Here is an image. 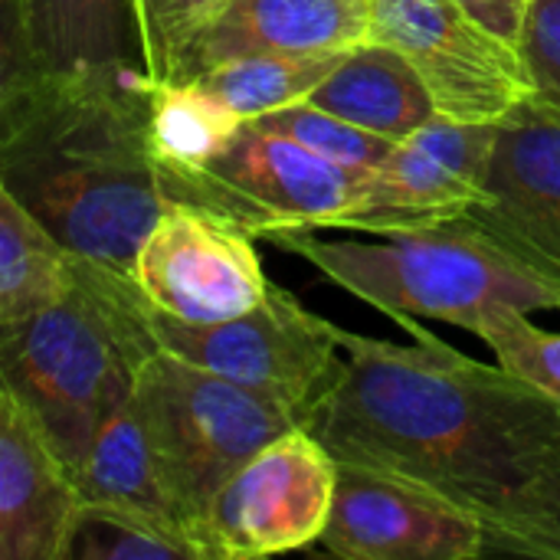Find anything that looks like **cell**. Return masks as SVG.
<instances>
[{
    "mask_svg": "<svg viewBox=\"0 0 560 560\" xmlns=\"http://www.w3.org/2000/svg\"><path fill=\"white\" fill-rule=\"evenodd\" d=\"M397 322L413 345L341 335V364L305 427L338 463L430 489L489 528L560 466V404Z\"/></svg>",
    "mask_w": 560,
    "mask_h": 560,
    "instance_id": "6da1fadb",
    "label": "cell"
},
{
    "mask_svg": "<svg viewBox=\"0 0 560 560\" xmlns=\"http://www.w3.org/2000/svg\"><path fill=\"white\" fill-rule=\"evenodd\" d=\"M151 75L0 82V187L66 249L131 269L167 197L148 138Z\"/></svg>",
    "mask_w": 560,
    "mask_h": 560,
    "instance_id": "7a4b0ae2",
    "label": "cell"
},
{
    "mask_svg": "<svg viewBox=\"0 0 560 560\" xmlns=\"http://www.w3.org/2000/svg\"><path fill=\"white\" fill-rule=\"evenodd\" d=\"M158 351L151 302L131 269L75 253L72 292L0 335V377L75 476Z\"/></svg>",
    "mask_w": 560,
    "mask_h": 560,
    "instance_id": "3957f363",
    "label": "cell"
},
{
    "mask_svg": "<svg viewBox=\"0 0 560 560\" xmlns=\"http://www.w3.org/2000/svg\"><path fill=\"white\" fill-rule=\"evenodd\" d=\"M266 240L390 318H436L476 335L502 308L560 312L558 285L463 223L368 240H325L292 226Z\"/></svg>",
    "mask_w": 560,
    "mask_h": 560,
    "instance_id": "277c9868",
    "label": "cell"
},
{
    "mask_svg": "<svg viewBox=\"0 0 560 560\" xmlns=\"http://www.w3.org/2000/svg\"><path fill=\"white\" fill-rule=\"evenodd\" d=\"M135 400L164 492L190 541L213 495L272 440L302 427L285 404L167 351L141 368Z\"/></svg>",
    "mask_w": 560,
    "mask_h": 560,
    "instance_id": "5b68a950",
    "label": "cell"
},
{
    "mask_svg": "<svg viewBox=\"0 0 560 560\" xmlns=\"http://www.w3.org/2000/svg\"><path fill=\"white\" fill-rule=\"evenodd\" d=\"M364 177L262 121H246L226 154L200 171H161V187L167 203L197 207L249 236H266L292 226H335L358 200Z\"/></svg>",
    "mask_w": 560,
    "mask_h": 560,
    "instance_id": "8992f818",
    "label": "cell"
},
{
    "mask_svg": "<svg viewBox=\"0 0 560 560\" xmlns=\"http://www.w3.org/2000/svg\"><path fill=\"white\" fill-rule=\"evenodd\" d=\"M151 328L161 351L285 404L302 427L345 354V331L279 285L253 312L213 325H187L151 305Z\"/></svg>",
    "mask_w": 560,
    "mask_h": 560,
    "instance_id": "52a82bcc",
    "label": "cell"
},
{
    "mask_svg": "<svg viewBox=\"0 0 560 560\" xmlns=\"http://www.w3.org/2000/svg\"><path fill=\"white\" fill-rule=\"evenodd\" d=\"M371 43L397 49L417 69L443 118L499 125L535 98L522 46L453 0H371Z\"/></svg>",
    "mask_w": 560,
    "mask_h": 560,
    "instance_id": "ba28073f",
    "label": "cell"
},
{
    "mask_svg": "<svg viewBox=\"0 0 560 560\" xmlns=\"http://www.w3.org/2000/svg\"><path fill=\"white\" fill-rule=\"evenodd\" d=\"M338 459L308 427L256 453L194 528L200 560H253L318 545L328 528Z\"/></svg>",
    "mask_w": 560,
    "mask_h": 560,
    "instance_id": "9c48e42d",
    "label": "cell"
},
{
    "mask_svg": "<svg viewBox=\"0 0 560 560\" xmlns=\"http://www.w3.org/2000/svg\"><path fill=\"white\" fill-rule=\"evenodd\" d=\"M492 141L495 125H463L436 115L397 141L335 226L381 236L459 223L486 200Z\"/></svg>",
    "mask_w": 560,
    "mask_h": 560,
    "instance_id": "30bf717a",
    "label": "cell"
},
{
    "mask_svg": "<svg viewBox=\"0 0 560 560\" xmlns=\"http://www.w3.org/2000/svg\"><path fill=\"white\" fill-rule=\"evenodd\" d=\"M131 276L158 312L187 325L240 318L272 289L246 230L184 203L154 220Z\"/></svg>",
    "mask_w": 560,
    "mask_h": 560,
    "instance_id": "8fae6325",
    "label": "cell"
},
{
    "mask_svg": "<svg viewBox=\"0 0 560 560\" xmlns=\"http://www.w3.org/2000/svg\"><path fill=\"white\" fill-rule=\"evenodd\" d=\"M459 223L560 289V112L532 98L495 125L486 200Z\"/></svg>",
    "mask_w": 560,
    "mask_h": 560,
    "instance_id": "7c38bea8",
    "label": "cell"
},
{
    "mask_svg": "<svg viewBox=\"0 0 560 560\" xmlns=\"http://www.w3.org/2000/svg\"><path fill=\"white\" fill-rule=\"evenodd\" d=\"M318 545L348 560H469L489 551L472 512L407 479L338 463L335 505Z\"/></svg>",
    "mask_w": 560,
    "mask_h": 560,
    "instance_id": "4fadbf2b",
    "label": "cell"
},
{
    "mask_svg": "<svg viewBox=\"0 0 560 560\" xmlns=\"http://www.w3.org/2000/svg\"><path fill=\"white\" fill-rule=\"evenodd\" d=\"M144 69L131 0H3V79ZM148 72V69H144Z\"/></svg>",
    "mask_w": 560,
    "mask_h": 560,
    "instance_id": "5bb4252c",
    "label": "cell"
},
{
    "mask_svg": "<svg viewBox=\"0 0 560 560\" xmlns=\"http://www.w3.org/2000/svg\"><path fill=\"white\" fill-rule=\"evenodd\" d=\"M82 499L30 407L0 390V560H66Z\"/></svg>",
    "mask_w": 560,
    "mask_h": 560,
    "instance_id": "9a60e30c",
    "label": "cell"
},
{
    "mask_svg": "<svg viewBox=\"0 0 560 560\" xmlns=\"http://www.w3.org/2000/svg\"><path fill=\"white\" fill-rule=\"evenodd\" d=\"M371 43V0H226L190 43L180 75L256 52H351Z\"/></svg>",
    "mask_w": 560,
    "mask_h": 560,
    "instance_id": "2e32d148",
    "label": "cell"
},
{
    "mask_svg": "<svg viewBox=\"0 0 560 560\" xmlns=\"http://www.w3.org/2000/svg\"><path fill=\"white\" fill-rule=\"evenodd\" d=\"M305 102L394 141L440 115L417 69L384 43L351 49Z\"/></svg>",
    "mask_w": 560,
    "mask_h": 560,
    "instance_id": "e0dca14e",
    "label": "cell"
},
{
    "mask_svg": "<svg viewBox=\"0 0 560 560\" xmlns=\"http://www.w3.org/2000/svg\"><path fill=\"white\" fill-rule=\"evenodd\" d=\"M75 489L82 505H112L158 522L161 528L187 538L174 505L164 492L158 459L148 440L144 417L138 410L135 390L98 430L85 459L75 469ZM190 541V538H187ZM194 545V541H190Z\"/></svg>",
    "mask_w": 560,
    "mask_h": 560,
    "instance_id": "ac0fdd59",
    "label": "cell"
},
{
    "mask_svg": "<svg viewBox=\"0 0 560 560\" xmlns=\"http://www.w3.org/2000/svg\"><path fill=\"white\" fill-rule=\"evenodd\" d=\"M72 259L75 253L0 187V335L72 292Z\"/></svg>",
    "mask_w": 560,
    "mask_h": 560,
    "instance_id": "d6986e66",
    "label": "cell"
},
{
    "mask_svg": "<svg viewBox=\"0 0 560 560\" xmlns=\"http://www.w3.org/2000/svg\"><path fill=\"white\" fill-rule=\"evenodd\" d=\"M246 118L190 79L158 82L148 102V138L161 171H200L230 151Z\"/></svg>",
    "mask_w": 560,
    "mask_h": 560,
    "instance_id": "ffe728a7",
    "label": "cell"
},
{
    "mask_svg": "<svg viewBox=\"0 0 560 560\" xmlns=\"http://www.w3.org/2000/svg\"><path fill=\"white\" fill-rule=\"evenodd\" d=\"M348 52H256L197 72L190 82L213 92L246 121L305 102Z\"/></svg>",
    "mask_w": 560,
    "mask_h": 560,
    "instance_id": "44dd1931",
    "label": "cell"
},
{
    "mask_svg": "<svg viewBox=\"0 0 560 560\" xmlns=\"http://www.w3.org/2000/svg\"><path fill=\"white\" fill-rule=\"evenodd\" d=\"M66 560H200V555L187 538L144 515L112 505H82Z\"/></svg>",
    "mask_w": 560,
    "mask_h": 560,
    "instance_id": "7402d4cb",
    "label": "cell"
},
{
    "mask_svg": "<svg viewBox=\"0 0 560 560\" xmlns=\"http://www.w3.org/2000/svg\"><path fill=\"white\" fill-rule=\"evenodd\" d=\"M253 121H262L266 128L289 135L292 141L315 151L318 158H325L345 171H354V174H371L397 148L394 138L358 128V125H351V121H345V118H338L318 105H308V102L285 105V108L269 112V115L253 118Z\"/></svg>",
    "mask_w": 560,
    "mask_h": 560,
    "instance_id": "603a6c76",
    "label": "cell"
},
{
    "mask_svg": "<svg viewBox=\"0 0 560 560\" xmlns=\"http://www.w3.org/2000/svg\"><path fill=\"white\" fill-rule=\"evenodd\" d=\"M141 59L151 82H174L197 33L226 7V0H131Z\"/></svg>",
    "mask_w": 560,
    "mask_h": 560,
    "instance_id": "cb8c5ba5",
    "label": "cell"
},
{
    "mask_svg": "<svg viewBox=\"0 0 560 560\" xmlns=\"http://www.w3.org/2000/svg\"><path fill=\"white\" fill-rule=\"evenodd\" d=\"M528 315L532 312L522 308H502L486 318L476 335L495 351L505 371L560 404V335L538 328Z\"/></svg>",
    "mask_w": 560,
    "mask_h": 560,
    "instance_id": "d4e9b609",
    "label": "cell"
},
{
    "mask_svg": "<svg viewBox=\"0 0 560 560\" xmlns=\"http://www.w3.org/2000/svg\"><path fill=\"white\" fill-rule=\"evenodd\" d=\"M486 532L489 551L560 560V466Z\"/></svg>",
    "mask_w": 560,
    "mask_h": 560,
    "instance_id": "484cf974",
    "label": "cell"
},
{
    "mask_svg": "<svg viewBox=\"0 0 560 560\" xmlns=\"http://www.w3.org/2000/svg\"><path fill=\"white\" fill-rule=\"evenodd\" d=\"M518 46L535 79V102L560 112V0H528Z\"/></svg>",
    "mask_w": 560,
    "mask_h": 560,
    "instance_id": "4316f807",
    "label": "cell"
},
{
    "mask_svg": "<svg viewBox=\"0 0 560 560\" xmlns=\"http://www.w3.org/2000/svg\"><path fill=\"white\" fill-rule=\"evenodd\" d=\"M456 7H463L472 20H479L482 26H489L492 33H499L509 43H522V30H525V13H528V0H453Z\"/></svg>",
    "mask_w": 560,
    "mask_h": 560,
    "instance_id": "83f0119b",
    "label": "cell"
}]
</instances>
